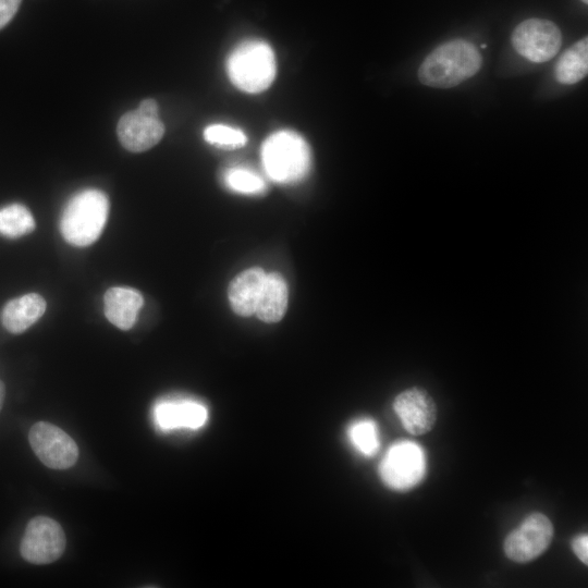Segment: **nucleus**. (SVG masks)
I'll use <instances>...</instances> for the list:
<instances>
[{
    "label": "nucleus",
    "mask_w": 588,
    "mask_h": 588,
    "mask_svg": "<svg viewBox=\"0 0 588 588\" xmlns=\"http://www.w3.org/2000/svg\"><path fill=\"white\" fill-rule=\"evenodd\" d=\"M481 56L469 41L455 39L433 49L421 62L418 78L426 86L451 88L474 76Z\"/></svg>",
    "instance_id": "obj_1"
},
{
    "label": "nucleus",
    "mask_w": 588,
    "mask_h": 588,
    "mask_svg": "<svg viewBox=\"0 0 588 588\" xmlns=\"http://www.w3.org/2000/svg\"><path fill=\"white\" fill-rule=\"evenodd\" d=\"M108 212L109 201L101 191H82L69 200L63 210L61 233L72 245L88 246L101 234Z\"/></svg>",
    "instance_id": "obj_2"
},
{
    "label": "nucleus",
    "mask_w": 588,
    "mask_h": 588,
    "mask_svg": "<svg viewBox=\"0 0 588 588\" xmlns=\"http://www.w3.org/2000/svg\"><path fill=\"white\" fill-rule=\"evenodd\" d=\"M261 160L267 174L279 183H295L310 169V149L305 139L289 130L271 134L262 144Z\"/></svg>",
    "instance_id": "obj_3"
},
{
    "label": "nucleus",
    "mask_w": 588,
    "mask_h": 588,
    "mask_svg": "<svg viewBox=\"0 0 588 588\" xmlns=\"http://www.w3.org/2000/svg\"><path fill=\"white\" fill-rule=\"evenodd\" d=\"M275 58L271 47L261 40L241 42L230 53L226 71L231 82L246 93L267 89L275 77Z\"/></svg>",
    "instance_id": "obj_4"
},
{
    "label": "nucleus",
    "mask_w": 588,
    "mask_h": 588,
    "mask_svg": "<svg viewBox=\"0 0 588 588\" xmlns=\"http://www.w3.org/2000/svg\"><path fill=\"white\" fill-rule=\"evenodd\" d=\"M427 460L424 449L416 442L400 440L385 452L379 464L382 482L395 491H408L426 476Z\"/></svg>",
    "instance_id": "obj_5"
},
{
    "label": "nucleus",
    "mask_w": 588,
    "mask_h": 588,
    "mask_svg": "<svg viewBox=\"0 0 588 588\" xmlns=\"http://www.w3.org/2000/svg\"><path fill=\"white\" fill-rule=\"evenodd\" d=\"M553 532L549 517L540 512L530 513L504 539V553L513 562H530L549 548Z\"/></svg>",
    "instance_id": "obj_6"
},
{
    "label": "nucleus",
    "mask_w": 588,
    "mask_h": 588,
    "mask_svg": "<svg viewBox=\"0 0 588 588\" xmlns=\"http://www.w3.org/2000/svg\"><path fill=\"white\" fill-rule=\"evenodd\" d=\"M65 543L64 531L58 522L47 516H36L25 528L20 551L29 563L49 564L63 554Z\"/></svg>",
    "instance_id": "obj_7"
},
{
    "label": "nucleus",
    "mask_w": 588,
    "mask_h": 588,
    "mask_svg": "<svg viewBox=\"0 0 588 588\" xmlns=\"http://www.w3.org/2000/svg\"><path fill=\"white\" fill-rule=\"evenodd\" d=\"M562 36L559 27L551 21L528 19L513 30L512 45L524 58L536 62H546L559 51Z\"/></svg>",
    "instance_id": "obj_8"
},
{
    "label": "nucleus",
    "mask_w": 588,
    "mask_h": 588,
    "mask_svg": "<svg viewBox=\"0 0 588 588\" xmlns=\"http://www.w3.org/2000/svg\"><path fill=\"white\" fill-rule=\"evenodd\" d=\"M28 440L37 457L49 468L66 469L77 461L78 448L75 441L50 422L34 424Z\"/></svg>",
    "instance_id": "obj_9"
},
{
    "label": "nucleus",
    "mask_w": 588,
    "mask_h": 588,
    "mask_svg": "<svg viewBox=\"0 0 588 588\" xmlns=\"http://www.w3.org/2000/svg\"><path fill=\"white\" fill-rule=\"evenodd\" d=\"M393 409L405 430L414 436L429 432L437 421V405L431 395L419 387L399 393Z\"/></svg>",
    "instance_id": "obj_10"
},
{
    "label": "nucleus",
    "mask_w": 588,
    "mask_h": 588,
    "mask_svg": "<svg viewBox=\"0 0 588 588\" xmlns=\"http://www.w3.org/2000/svg\"><path fill=\"white\" fill-rule=\"evenodd\" d=\"M117 132L124 148L139 152L151 148L162 138L164 126L159 115L135 109L121 117Z\"/></svg>",
    "instance_id": "obj_11"
},
{
    "label": "nucleus",
    "mask_w": 588,
    "mask_h": 588,
    "mask_svg": "<svg viewBox=\"0 0 588 588\" xmlns=\"http://www.w3.org/2000/svg\"><path fill=\"white\" fill-rule=\"evenodd\" d=\"M154 418L162 431L196 430L207 422L208 409L204 404L193 400H166L156 404Z\"/></svg>",
    "instance_id": "obj_12"
},
{
    "label": "nucleus",
    "mask_w": 588,
    "mask_h": 588,
    "mask_svg": "<svg viewBox=\"0 0 588 588\" xmlns=\"http://www.w3.org/2000/svg\"><path fill=\"white\" fill-rule=\"evenodd\" d=\"M266 273L254 267L238 273L230 283L228 297L233 311L242 317L255 315Z\"/></svg>",
    "instance_id": "obj_13"
},
{
    "label": "nucleus",
    "mask_w": 588,
    "mask_h": 588,
    "mask_svg": "<svg viewBox=\"0 0 588 588\" xmlns=\"http://www.w3.org/2000/svg\"><path fill=\"white\" fill-rule=\"evenodd\" d=\"M143 303V296L138 291L114 286L105 294V315L115 327L128 330L135 323Z\"/></svg>",
    "instance_id": "obj_14"
},
{
    "label": "nucleus",
    "mask_w": 588,
    "mask_h": 588,
    "mask_svg": "<svg viewBox=\"0 0 588 588\" xmlns=\"http://www.w3.org/2000/svg\"><path fill=\"white\" fill-rule=\"evenodd\" d=\"M46 301L36 293H28L9 301L1 311L4 328L14 334L27 330L45 313Z\"/></svg>",
    "instance_id": "obj_15"
},
{
    "label": "nucleus",
    "mask_w": 588,
    "mask_h": 588,
    "mask_svg": "<svg viewBox=\"0 0 588 588\" xmlns=\"http://www.w3.org/2000/svg\"><path fill=\"white\" fill-rule=\"evenodd\" d=\"M287 285L279 272L266 273L255 315L264 322L282 319L287 308Z\"/></svg>",
    "instance_id": "obj_16"
},
{
    "label": "nucleus",
    "mask_w": 588,
    "mask_h": 588,
    "mask_svg": "<svg viewBox=\"0 0 588 588\" xmlns=\"http://www.w3.org/2000/svg\"><path fill=\"white\" fill-rule=\"evenodd\" d=\"M587 72L588 40L584 37L561 56L554 68V76L559 83L572 85L586 77Z\"/></svg>",
    "instance_id": "obj_17"
},
{
    "label": "nucleus",
    "mask_w": 588,
    "mask_h": 588,
    "mask_svg": "<svg viewBox=\"0 0 588 588\" xmlns=\"http://www.w3.org/2000/svg\"><path fill=\"white\" fill-rule=\"evenodd\" d=\"M347 439L354 449L366 457L373 456L380 446L376 421L368 417L353 420L346 430Z\"/></svg>",
    "instance_id": "obj_18"
},
{
    "label": "nucleus",
    "mask_w": 588,
    "mask_h": 588,
    "mask_svg": "<svg viewBox=\"0 0 588 588\" xmlns=\"http://www.w3.org/2000/svg\"><path fill=\"white\" fill-rule=\"evenodd\" d=\"M35 229L32 212L21 204H10L0 208V235L17 238Z\"/></svg>",
    "instance_id": "obj_19"
},
{
    "label": "nucleus",
    "mask_w": 588,
    "mask_h": 588,
    "mask_svg": "<svg viewBox=\"0 0 588 588\" xmlns=\"http://www.w3.org/2000/svg\"><path fill=\"white\" fill-rule=\"evenodd\" d=\"M223 179L229 188L243 194H258L266 187L260 176L244 168L229 169Z\"/></svg>",
    "instance_id": "obj_20"
},
{
    "label": "nucleus",
    "mask_w": 588,
    "mask_h": 588,
    "mask_svg": "<svg viewBox=\"0 0 588 588\" xmlns=\"http://www.w3.org/2000/svg\"><path fill=\"white\" fill-rule=\"evenodd\" d=\"M204 138L211 145L229 149L242 147L247 140L243 131L225 124L207 126L204 131Z\"/></svg>",
    "instance_id": "obj_21"
},
{
    "label": "nucleus",
    "mask_w": 588,
    "mask_h": 588,
    "mask_svg": "<svg viewBox=\"0 0 588 588\" xmlns=\"http://www.w3.org/2000/svg\"><path fill=\"white\" fill-rule=\"evenodd\" d=\"M21 2L22 0H0V29L13 19Z\"/></svg>",
    "instance_id": "obj_22"
},
{
    "label": "nucleus",
    "mask_w": 588,
    "mask_h": 588,
    "mask_svg": "<svg viewBox=\"0 0 588 588\" xmlns=\"http://www.w3.org/2000/svg\"><path fill=\"white\" fill-rule=\"evenodd\" d=\"M572 550L574 554L585 565L588 564V536L587 534H579L572 540Z\"/></svg>",
    "instance_id": "obj_23"
},
{
    "label": "nucleus",
    "mask_w": 588,
    "mask_h": 588,
    "mask_svg": "<svg viewBox=\"0 0 588 588\" xmlns=\"http://www.w3.org/2000/svg\"><path fill=\"white\" fill-rule=\"evenodd\" d=\"M4 396H5V388H4L3 382L0 380V411L3 406Z\"/></svg>",
    "instance_id": "obj_24"
},
{
    "label": "nucleus",
    "mask_w": 588,
    "mask_h": 588,
    "mask_svg": "<svg viewBox=\"0 0 588 588\" xmlns=\"http://www.w3.org/2000/svg\"><path fill=\"white\" fill-rule=\"evenodd\" d=\"M581 1H583L584 3H587V2H588V0H581Z\"/></svg>",
    "instance_id": "obj_25"
}]
</instances>
